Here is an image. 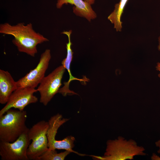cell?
Masks as SVG:
<instances>
[{"instance_id": "obj_1", "label": "cell", "mask_w": 160, "mask_h": 160, "mask_svg": "<svg viewBox=\"0 0 160 160\" xmlns=\"http://www.w3.org/2000/svg\"><path fill=\"white\" fill-rule=\"evenodd\" d=\"M0 33L13 36L14 38L12 42L18 51L32 57L37 53L38 45L49 41L43 35L36 32L31 23L25 25L20 23L14 25L7 23L1 24Z\"/></svg>"}, {"instance_id": "obj_2", "label": "cell", "mask_w": 160, "mask_h": 160, "mask_svg": "<svg viewBox=\"0 0 160 160\" xmlns=\"http://www.w3.org/2000/svg\"><path fill=\"white\" fill-rule=\"evenodd\" d=\"M145 149L139 146L134 140H127L119 136L114 140H108L103 156H100L90 155L94 160H132L136 156H145Z\"/></svg>"}, {"instance_id": "obj_3", "label": "cell", "mask_w": 160, "mask_h": 160, "mask_svg": "<svg viewBox=\"0 0 160 160\" xmlns=\"http://www.w3.org/2000/svg\"><path fill=\"white\" fill-rule=\"evenodd\" d=\"M25 110L10 109L0 116V140L12 142L28 130Z\"/></svg>"}, {"instance_id": "obj_4", "label": "cell", "mask_w": 160, "mask_h": 160, "mask_svg": "<svg viewBox=\"0 0 160 160\" xmlns=\"http://www.w3.org/2000/svg\"><path fill=\"white\" fill-rule=\"evenodd\" d=\"M48 121L41 120L33 125L28 131L29 138L32 142L27 149L29 160H38L39 158L48 148L47 132Z\"/></svg>"}, {"instance_id": "obj_5", "label": "cell", "mask_w": 160, "mask_h": 160, "mask_svg": "<svg viewBox=\"0 0 160 160\" xmlns=\"http://www.w3.org/2000/svg\"><path fill=\"white\" fill-rule=\"evenodd\" d=\"M29 129L12 142L0 140V156L2 160H29L27 151L31 140Z\"/></svg>"}, {"instance_id": "obj_6", "label": "cell", "mask_w": 160, "mask_h": 160, "mask_svg": "<svg viewBox=\"0 0 160 160\" xmlns=\"http://www.w3.org/2000/svg\"><path fill=\"white\" fill-rule=\"evenodd\" d=\"M65 69L62 65L58 66L44 76L39 84L36 89L40 94V102L44 105H47L58 92Z\"/></svg>"}, {"instance_id": "obj_7", "label": "cell", "mask_w": 160, "mask_h": 160, "mask_svg": "<svg viewBox=\"0 0 160 160\" xmlns=\"http://www.w3.org/2000/svg\"><path fill=\"white\" fill-rule=\"evenodd\" d=\"M51 58L50 50L46 49L41 54L39 63L36 67L16 81L17 88H35L45 76Z\"/></svg>"}, {"instance_id": "obj_8", "label": "cell", "mask_w": 160, "mask_h": 160, "mask_svg": "<svg viewBox=\"0 0 160 160\" xmlns=\"http://www.w3.org/2000/svg\"><path fill=\"white\" fill-rule=\"evenodd\" d=\"M37 89L31 87L17 88L12 94L5 105L0 111V116L12 108L23 111L28 105L38 101V98L34 95Z\"/></svg>"}, {"instance_id": "obj_9", "label": "cell", "mask_w": 160, "mask_h": 160, "mask_svg": "<svg viewBox=\"0 0 160 160\" xmlns=\"http://www.w3.org/2000/svg\"><path fill=\"white\" fill-rule=\"evenodd\" d=\"M68 4L74 5L73 8V12L76 15L84 17L89 22L97 17L91 5L84 0H57L56 7L60 9L64 4Z\"/></svg>"}, {"instance_id": "obj_10", "label": "cell", "mask_w": 160, "mask_h": 160, "mask_svg": "<svg viewBox=\"0 0 160 160\" xmlns=\"http://www.w3.org/2000/svg\"><path fill=\"white\" fill-rule=\"evenodd\" d=\"M17 88L16 81L7 71L0 70V103L6 104L12 94Z\"/></svg>"}, {"instance_id": "obj_11", "label": "cell", "mask_w": 160, "mask_h": 160, "mask_svg": "<svg viewBox=\"0 0 160 160\" xmlns=\"http://www.w3.org/2000/svg\"><path fill=\"white\" fill-rule=\"evenodd\" d=\"M72 33L71 30L68 31H64L61 33L65 34L67 36L68 38V43L66 44V48L67 49V55L66 57L64 59L62 62V65L64 67L68 72L69 75V79L68 81L64 83L65 85L63 87L65 90H68L69 84L72 81L77 80L80 81H85L82 79H79L75 77L72 76L70 70V65L71 62L73 58V52L71 48L72 43L71 41V35Z\"/></svg>"}, {"instance_id": "obj_12", "label": "cell", "mask_w": 160, "mask_h": 160, "mask_svg": "<svg viewBox=\"0 0 160 160\" xmlns=\"http://www.w3.org/2000/svg\"><path fill=\"white\" fill-rule=\"evenodd\" d=\"M128 0H120L115 6L113 11L108 17V19L114 24V28L117 31H120L122 28L121 16Z\"/></svg>"}, {"instance_id": "obj_13", "label": "cell", "mask_w": 160, "mask_h": 160, "mask_svg": "<svg viewBox=\"0 0 160 160\" xmlns=\"http://www.w3.org/2000/svg\"><path fill=\"white\" fill-rule=\"evenodd\" d=\"M71 153L65 150L63 152L58 153L56 150L48 148L38 159V160H64Z\"/></svg>"}, {"instance_id": "obj_14", "label": "cell", "mask_w": 160, "mask_h": 160, "mask_svg": "<svg viewBox=\"0 0 160 160\" xmlns=\"http://www.w3.org/2000/svg\"><path fill=\"white\" fill-rule=\"evenodd\" d=\"M151 159L152 160H160V157L154 153L151 156Z\"/></svg>"}, {"instance_id": "obj_15", "label": "cell", "mask_w": 160, "mask_h": 160, "mask_svg": "<svg viewBox=\"0 0 160 160\" xmlns=\"http://www.w3.org/2000/svg\"><path fill=\"white\" fill-rule=\"evenodd\" d=\"M155 144L156 146L159 148L157 152L160 155V139L156 141Z\"/></svg>"}, {"instance_id": "obj_16", "label": "cell", "mask_w": 160, "mask_h": 160, "mask_svg": "<svg viewBox=\"0 0 160 160\" xmlns=\"http://www.w3.org/2000/svg\"><path fill=\"white\" fill-rule=\"evenodd\" d=\"M156 70L159 71V73L158 74L159 77L160 78V63H157L156 65Z\"/></svg>"}, {"instance_id": "obj_17", "label": "cell", "mask_w": 160, "mask_h": 160, "mask_svg": "<svg viewBox=\"0 0 160 160\" xmlns=\"http://www.w3.org/2000/svg\"><path fill=\"white\" fill-rule=\"evenodd\" d=\"M86 2H88L90 4L92 5L94 4L95 3V0H84Z\"/></svg>"}, {"instance_id": "obj_18", "label": "cell", "mask_w": 160, "mask_h": 160, "mask_svg": "<svg viewBox=\"0 0 160 160\" xmlns=\"http://www.w3.org/2000/svg\"><path fill=\"white\" fill-rule=\"evenodd\" d=\"M159 44L158 46V50L160 51V36L159 38Z\"/></svg>"}]
</instances>
